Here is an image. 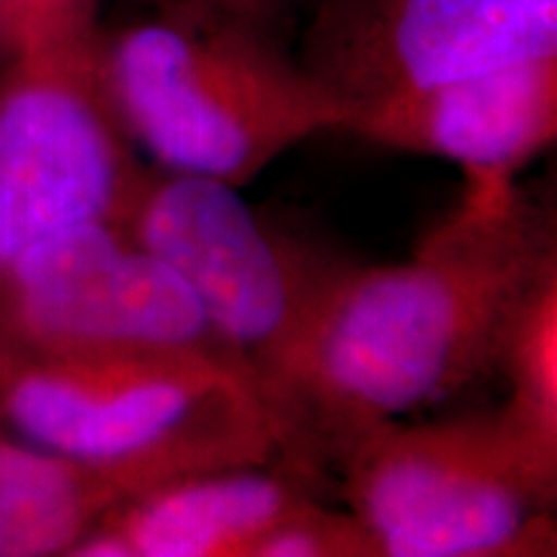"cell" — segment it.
Instances as JSON below:
<instances>
[{
    "label": "cell",
    "instance_id": "11",
    "mask_svg": "<svg viewBox=\"0 0 557 557\" xmlns=\"http://www.w3.org/2000/svg\"><path fill=\"white\" fill-rule=\"evenodd\" d=\"M135 493L111 472L0 438V557L70 555Z\"/></svg>",
    "mask_w": 557,
    "mask_h": 557
},
{
    "label": "cell",
    "instance_id": "13",
    "mask_svg": "<svg viewBox=\"0 0 557 557\" xmlns=\"http://www.w3.org/2000/svg\"><path fill=\"white\" fill-rule=\"evenodd\" d=\"M99 0H0L5 47L16 60H81L99 52Z\"/></svg>",
    "mask_w": 557,
    "mask_h": 557
},
{
    "label": "cell",
    "instance_id": "17",
    "mask_svg": "<svg viewBox=\"0 0 557 557\" xmlns=\"http://www.w3.org/2000/svg\"><path fill=\"white\" fill-rule=\"evenodd\" d=\"M318 3H320V0H318Z\"/></svg>",
    "mask_w": 557,
    "mask_h": 557
},
{
    "label": "cell",
    "instance_id": "7",
    "mask_svg": "<svg viewBox=\"0 0 557 557\" xmlns=\"http://www.w3.org/2000/svg\"><path fill=\"white\" fill-rule=\"evenodd\" d=\"M135 145L81 60H16L0 83V276L37 243L116 222L135 184Z\"/></svg>",
    "mask_w": 557,
    "mask_h": 557
},
{
    "label": "cell",
    "instance_id": "1",
    "mask_svg": "<svg viewBox=\"0 0 557 557\" xmlns=\"http://www.w3.org/2000/svg\"><path fill=\"white\" fill-rule=\"evenodd\" d=\"M553 261V220L517 184L465 189L408 261H348L292 364L284 465L310 475L361 431L447 398L496 367L519 299Z\"/></svg>",
    "mask_w": 557,
    "mask_h": 557
},
{
    "label": "cell",
    "instance_id": "2",
    "mask_svg": "<svg viewBox=\"0 0 557 557\" xmlns=\"http://www.w3.org/2000/svg\"><path fill=\"white\" fill-rule=\"evenodd\" d=\"M99 78L132 145L165 171L246 186L323 132H344L351 103L276 34L191 5L101 34Z\"/></svg>",
    "mask_w": 557,
    "mask_h": 557
},
{
    "label": "cell",
    "instance_id": "8",
    "mask_svg": "<svg viewBox=\"0 0 557 557\" xmlns=\"http://www.w3.org/2000/svg\"><path fill=\"white\" fill-rule=\"evenodd\" d=\"M557 54V0H320L302 65L351 111Z\"/></svg>",
    "mask_w": 557,
    "mask_h": 557
},
{
    "label": "cell",
    "instance_id": "6",
    "mask_svg": "<svg viewBox=\"0 0 557 557\" xmlns=\"http://www.w3.org/2000/svg\"><path fill=\"white\" fill-rule=\"evenodd\" d=\"M0 331L13 354L191 351L246 374L189 284L116 222H86L26 250L0 276Z\"/></svg>",
    "mask_w": 557,
    "mask_h": 557
},
{
    "label": "cell",
    "instance_id": "5",
    "mask_svg": "<svg viewBox=\"0 0 557 557\" xmlns=\"http://www.w3.org/2000/svg\"><path fill=\"white\" fill-rule=\"evenodd\" d=\"M336 465L348 511L380 557L557 553V478L524 455L498 413L377 423Z\"/></svg>",
    "mask_w": 557,
    "mask_h": 557
},
{
    "label": "cell",
    "instance_id": "15",
    "mask_svg": "<svg viewBox=\"0 0 557 557\" xmlns=\"http://www.w3.org/2000/svg\"><path fill=\"white\" fill-rule=\"evenodd\" d=\"M165 3L222 13V16L238 18L243 24L276 34L278 26L287 21L292 9L297 5V0H160V5Z\"/></svg>",
    "mask_w": 557,
    "mask_h": 557
},
{
    "label": "cell",
    "instance_id": "9",
    "mask_svg": "<svg viewBox=\"0 0 557 557\" xmlns=\"http://www.w3.org/2000/svg\"><path fill=\"white\" fill-rule=\"evenodd\" d=\"M380 148L444 158L465 189L517 184V173L557 135V54L351 111L346 129Z\"/></svg>",
    "mask_w": 557,
    "mask_h": 557
},
{
    "label": "cell",
    "instance_id": "16",
    "mask_svg": "<svg viewBox=\"0 0 557 557\" xmlns=\"http://www.w3.org/2000/svg\"><path fill=\"white\" fill-rule=\"evenodd\" d=\"M0 52H9V47H5V34H3V24H0Z\"/></svg>",
    "mask_w": 557,
    "mask_h": 557
},
{
    "label": "cell",
    "instance_id": "10",
    "mask_svg": "<svg viewBox=\"0 0 557 557\" xmlns=\"http://www.w3.org/2000/svg\"><path fill=\"white\" fill-rule=\"evenodd\" d=\"M308 498V475L289 465L194 472L124 498L70 555L243 557L263 529Z\"/></svg>",
    "mask_w": 557,
    "mask_h": 557
},
{
    "label": "cell",
    "instance_id": "12",
    "mask_svg": "<svg viewBox=\"0 0 557 557\" xmlns=\"http://www.w3.org/2000/svg\"><path fill=\"white\" fill-rule=\"evenodd\" d=\"M496 367L508 380L500 423L545 475L557 478V261L519 299Z\"/></svg>",
    "mask_w": 557,
    "mask_h": 557
},
{
    "label": "cell",
    "instance_id": "14",
    "mask_svg": "<svg viewBox=\"0 0 557 557\" xmlns=\"http://www.w3.org/2000/svg\"><path fill=\"white\" fill-rule=\"evenodd\" d=\"M243 557H380L364 524L351 511L315 498L289 508L250 542Z\"/></svg>",
    "mask_w": 557,
    "mask_h": 557
},
{
    "label": "cell",
    "instance_id": "3",
    "mask_svg": "<svg viewBox=\"0 0 557 557\" xmlns=\"http://www.w3.org/2000/svg\"><path fill=\"white\" fill-rule=\"evenodd\" d=\"M0 416L24 442L137 493L194 472L282 462V436L246 374L191 351H9Z\"/></svg>",
    "mask_w": 557,
    "mask_h": 557
},
{
    "label": "cell",
    "instance_id": "4",
    "mask_svg": "<svg viewBox=\"0 0 557 557\" xmlns=\"http://www.w3.org/2000/svg\"><path fill=\"white\" fill-rule=\"evenodd\" d=\"M116 225L189 284L282 436L292 364L351 259L261 218L238 186L160 165L139 169Z\"/></svg>",
    "mask_w": 557,
    "mask_h": 557
}]
</instances>
